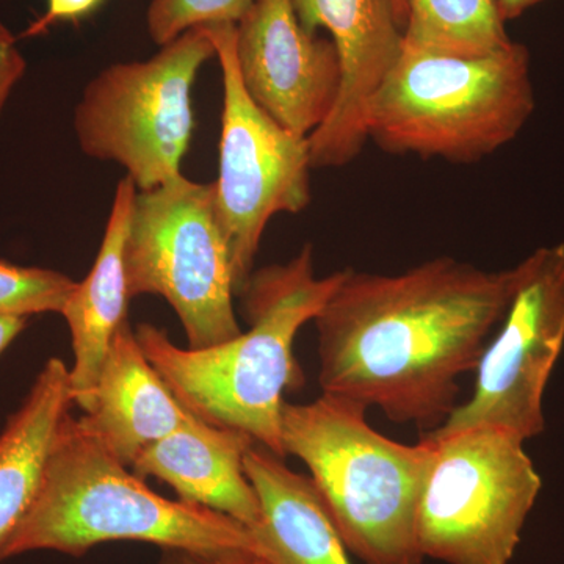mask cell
I'll use <instances>...</instances> for the list:
<instances>
[{
	"mask_svg": "<svg viewBox=\"0 0 564 564\" xmlns=\"http://www.w3.org/2000/svg\"><path fill=\"white\" fill-rule=\"evenodd\" d=\"M513 291V269L489 272L451 256L395 274L343 270L314 321L322 392L425 433L440 429Z\"/></svg>",
	"mask_w": 564,
	"mask_h": 564,
	"instance_id": "obj_1",
	"label": "cell"
},
{
	"mask_svg": "<svg viewBox=\"0 0 564 564\" xmlns=\"http://www.w3.org/2000/svg\"><path fill=\"white\" fill-rule=\"evenodd\" d=\"M76 284L68 274L0 259V315L62 314Z\"/></svg>",
	"mask_w": 564,
	"mask_h": 564,
	"instance_id": "obj_19",
	"label": "cell"
},
{
	"mask_svg": "<svg viewBox=\"0 0 564 564\" xmlns=\"http://www.w3.org/2000/svg\"><path fill=\"white\" fill-rule=\"evenodd\" d=\"M393 10H395L397 18H399L400 24H406V0H391Z\"/></svg>",
	"mask_w": 564,
	"mask_h": 564,
	"instance_id": "obj_26",
	"label": "cell"
},
{
	"mask_svg": "<svg viewBox=\"0 0 564 564\" xmlns=\"http://www.w3.org/2000/svg\"><path fill=\"white\" fill-rule=\"evenodd\" d=\"M343 278L318 276L314 250L252 272L242 291L250 328L214 347L182 348L165 329L140 323L133 333L141 350L185 410L196 417L237 430L285 458L281 423L284 392L302 380L293 343L314 322Z\"/></svg>",
	"mask_w": 564,
	"mask_h": 564,
	"instance_id": "obj_2",
	"label": "cell"
},
{
	"mask_svg": "<svg viewBox=\"0 0 564 564\" xmlns=\"http://www.w3.org/2000/svg\"><path fill=\"white\" fill-rule=\"evenodd\" d=\"M137 192L128 176L118 182L95 263L87 278L77 282L61 314L68 323L73 345V404L82 411L87 410L115 334L128 322L131 296L126 280L124 243Z\"/></svg>",
	"mask_w": 564,
	"mask_h": 564,
	"instance_id": "obj_16",
	"label": "cell"
},
{
	"mask_svg": "<svg viewBox=\"0 0 564 564\" xmlns=\"http://www.w3.org/2000/svg\"><path fill=\"white\" fill-rule=\"evenodd\" d=\"M404 46L478 57L510 46L496 0H406Z\"/></svg>",
	"mask_w": 564,
	"mask_h": 564,
	"instance_id": "obj_18",
	"label": "cell"
},
{
	"mask_svg": "<svg viewBox=\"0 0 564 564\" xmlns=\"http://www.w3.org/2000/svg\"><path fill=\"white\" fill-rule=\"evenodd\" d=\"M215 47L192 29L141 62L115 63L88 82L74 110L82 152L120 165L148 192L181 176L193 132L192 90Z\"/></svg>",
	"mask_w": 564,
	"mask_h": 564,
	"instance_id": "obj_8",
	"label": "cell"
},
{
	"mask_svg": "<svg viewBox=\"0 0 564 564\" xmlns=\"http://www.w3.org/2000/svg\"><path fill=\"white\" fill-rule=\"evenodd\" d=\"M259 564H267V563H265V562H262V560H261V563H259Z\"/></svg>",
	"mask_w": 564,
	"mask_h": 564,
	"instance_id": "obj_27",
	"label": "cell"
},
{
	"mask_svg": "<svg viewBox=\"0 0 564 564\" xmlns=\"http://www.w3.org/2000/svg\"><path fill=\"white\" fill-rule=\"evenodd\" d=\"M256 0H151L147 11L150 39L159 46L172 43L192 29L212 24H239Z\"/></svg>",
	"mask_w": 564,
	"mask_h": 564,
	"instance_id": "obj_20",
	"label": "cell"
},
{
	"mask_svg": "<svg viewBox=\"0 0 564 564\" xmlns=\"http://www.w3.org/2000/svg\"><path fill=\"white\" fill-rule=\"evenodd\" d=\"M254 444L245 433L191 413L180 429L150 445L131 469L143 480L154 477L172 486L184 502L210 508L251 529L261 521L258 494L245 473V455Z\"/></svg>",
	"mask_w": 564,
	"mask_h": 564,
	"instance_id": "obj_14",
	"label": "cell"
},
{
	"mask_svg": "<svg viewBox=\"0 0 564 564\" xmlns=\"http://www.w3.org/2000/svg\"><path fill=\"white\" fill-rule=\"evenodd\" d=\"M161 564H259L261 558L250 552H221V554H204V552L181 551V549H163Z\"/></svg>",
	"mask_w": 564,
	"mask_h": 564,
	"instance_id": "obj_23",
	"label": "cell"
},
{
	"mask_svg": "<svg viewBox=\"0 0 564 564\" xmlns=\"http://www.w3.org/2000/svg\"><path fill=\"white\" fill-rule=\"evenodd\" d=\"M367 408L323 393L284 403V455L306 464L351 554L366 564H422L419 508L434 443L402 444L367 421Z\"/></svg>",
	"mask_w": 564,
	"mask_h": 564,
	"instance_id": "obj_4",
	"label": "cell"
},
{
	"mask_svg": "<svg viewBox=\"0 0 564 564\" xmlns=\"http://www.w3.org/2000/svg\"><path fill=\"white\" fill-rule=\"evenodd\" d=\"M106 0H47L46 11L29 25L22 39H35L62 22H79L95 13Z\"/></svg>",
	"mask_w": 564,
	"mask_h": 564,
	"instance_id": "obj_21",
	"label": "cell"
},
{
	"mask_svg": "<svg viewBox=\"0 0 564 564\" xmlns=\"http://www.w3.org/2000/svg\"><path fill=\"white\" fill-rule=\"evenodd\" d=\"M124 270L131 300L159 295L173 307L188 348L214 347L243 332L234 307L237 282L214 184L181 174L137 192Z\"/></svg>",
	"mask_w": 564,
	"mask_h": 564,
	"instance_id": "obj_6",
	"label": "cell"
},
{
	"mask_svg": "<svg viewBox=\"0 0 564 564\" xmlns=\"http://www.w3.org/2000/svg\"><path fill=\"white\" fill-rule=\"evenodd\" d=\"M28 317L0 315V356L28 326Z\"/></svg>",
	"mask_w": 564,
	"mask_h": 564,
	"instance_id": "obj_24",
	"label": "cell"
},
{
	"mask_svg": "<svg viewBox=\"0 0 564 564\" xmlns=\"http://www.w3.org/2000/svg\"><path fill=\"white\" fill-rule=\"evenodd\" d=\"M304 31L325 29L340 66L328 118L310 135L313 169H337L369 140L366 110L403 51V25L391 0H292Z\"/></svg>",
	"mask_w": 564,
	"mask_h": 564,
	"instance_id": "obj_12",
	"label": "cell"
},
{
	"mask_svg": "<svg viewBox=\"0 0 564 564\" xmlns=\"http://www.w3.org/2000/svg\"><path fill=\"white\" fill-rule=\"evenodd\" d=\"M513 272L511 302L475 369L473 393L429 433L496 426L527 443L544 432V392L564 347V245L538 248Z\"/></svg>",
	"mask_w": 564,
	"mask_h": 564,
	"instance_id": "obj_10",
	"label": "cell"
},
{
	"mask_svg": "<svg viewBox=\"0 0 564 564\" xmlns=\"http://www.w3.org/2000/svg\"><path fill=\"white\" fill-rule=\"evenodd\" d=\"M110 541L258 555L248 527L202 505L152 491L80 417L68 413L52 444L31 510L0 544V563L32 551L80 556Z\"/></svg>",
	"mask_w": 564,
	"mask_h": 564,
	"instance_id": "obj_3",
	"label": "cell"
},
{
	"mask_svg": "<svg viewBox=\"0 0 564 564\" xmlns=\"http://www.w3.org/2000/svg\"><path fill=\"white\" fill-rule=\"evenodd\" d=\"M434 443L419 508L423 556L447 564H508L543 480L521 437L496 426L447 434Z\"/></svg>",
	"mask_w": 564,
	"mask_h": 564,
	"instance_id": "obj_7",
	"label": "cell"
},
{
	"mask_svg": "<svg viewBox=\"0 0 564 564\" xmlns=\"http://www.w3.org/2000/svg\"><path fill=\"white\" fill-rule=\"evenodd\" d=\"M237 62L251 98L299 135L328 118L340 84L332 40L304 31L292 0H256L237 24Z\"/></svg>",
	"mask_w": 564,
	"mask_h": 564,
	"instance_id": "obj_11",
	"label": "cell"
},
{
	"mask_svg": "<svg viewBox=\"0 0 564 564\" xmlns=\"http://www.w3.org/2000/svg\"><path fill=\"white\" fill-rule=\"evenodd\" d=\"M203 29L214 43L223 76L220 161L212 184L239 295L269 221L310 206V137L284 128L251 98L237 62V25Z\"/></svg>",
	"mask_w": 564,
	"mask_h": 564,
	"instance_id": "obj_9",
	"label": "cell"
},
{
	"mask_svg": "<svg viewBox=\"0 0 564 564\" xmlns=\"http://www.w3.org/2000/svg\"><path fill=\"white\" fill-rule=\"evenodd\" d=\"M245 473L261 503L251 527L256 554L267 564H351L348 547L307 475L262 445L245 455Z\"/></svg>",
	"mask_w": 564,
	"mask_h": 564,
	"instance_id": "obj_15",
	"label": "cell"
},
{
	"mask_svg": "<svg viewBox=\"0 0 564 564\" xmlns=\"http://www.w3.org/2000/svg\"><path fill=\"white\" fill-rule=\"evenodd\" d=\"M188 415L126 322L111 340L82 422L118 462L132 467Z\"/></svg>",
	"mask_w": 564,
	"mask_h": 564,
	"instance_id": "obj_13",
	"label": "cell"
},
{
	"mask_svg": "<svg viewBox=\"0 0 564 564\" xmlns=\"http://www.w3.org/2000/svg\"><path fill=\"white\" fill-rule=\"evenodd\" d=\"M540 2H543V0H496V6L499 9L500 17L507 22L521 17L524 11L532 9Z\"/></svg>",
	"mask_w": 564,
	"mask_h": 564,
	"instance_id": "obj_25",
	"label": "cell"
},
{
	"mask_svg": "<svg viewBox=\"0 0 564 564\" xmlns=\"http://www.w3.org/2000/svg\"><path fill=\"white\" fill-rule=\"evenodd\" d=\"M70 406L69 367L51 358L0 432V544L31 510L52 444Z\"/></svg>",
	"mask_w": 564,
	"mask_h": 564,
	"instance_id": "obj_17",
	"label": "cell"
},
{
	"mask_svg": "<svg viewBox=\"0 0 564 564\" xmlns=\"http://www.w3.org/2000/svg\"><path fill=\"white\" fill-rule=\"evenodd\" d=\"M28 62L18 46V39L0 20V117L9 102L11 93L24 77Z\"/></svg>",
	"mask_w": 564,
	"mask_h": 564,
	"instance_id": "obj_22",
	"label": "cell"
},
{
	"mask_svg": "<svg viewBox=\"0 0 564 564\" xmlns=\"http://www.w3.org/2000/svg\"><path fill=\"white\" fill-rule=\"evenodd\" d=\"M534 110L530 54L478 57L404 46L366 110L367 137L392 154L474 163L510 143Z\"/></svg>",
	"mask_w": 564,
	"mask_h": 564,
	"instance_id": "obj_5",
	"label": "cell"
}]
</instances>
